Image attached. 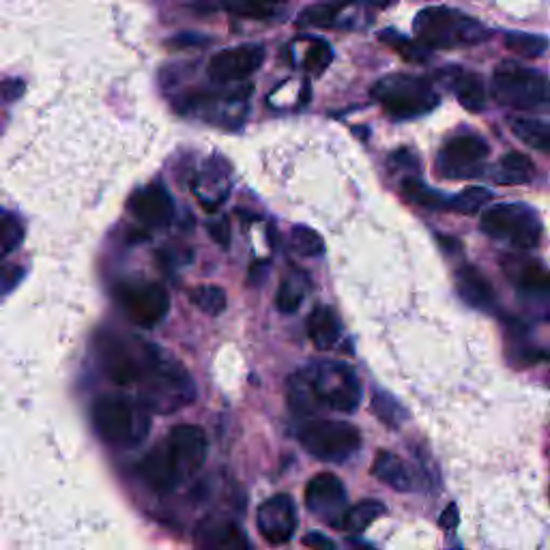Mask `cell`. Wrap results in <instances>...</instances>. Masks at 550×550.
I'll return each mask as SVG.
<instances>
[{"mask_svg": "<svg viewBox=\"0 0 550 550\" xmlns=\"http://www.w3.org/2000/svg\"><path fill=\"white\" fill-rule=\"evenodd\" d=\"M492 97L501 106L520 112H550V78L540 69L503 61L492 74Z\"/></svg>", "mask_w": 550, "mask_h": 550, "instance_id": "8992f818", "label": "cell"}, {"mask_svg": "<svg viewBox=\"0 0 550 550\" xmlns=\"http://www.w3.org/2000/svg\"><path fill=\"white\" fill-rule=\"evenodd\" d=\"M200 535L205 538L202 540V546H209V548H248L250 546L245 533L233 523L207 527V531Z\"/></svg>", "mask_w": 550, "mask_h": 550, "instance_id": "83f0119b", "label": "cell"}, {"mask_svg": "<svg viewBox=\"0 0 550 550\" xmlns=\"http://www.w3.org/2000/svg\"><path fill=\"white\" fill-rule=\"evenodd\" d=\"M299 443L323 462H344L361 447V434L353 424L338 419H314L299 428Z\"/></svg>", "mask_w": 550, "mask_h": 550, "instance_id": "9c48e42d", "label": "cell"}, {"mask_svg": "<svg viewBox=\"0 0 550 550\" xmlns=\"http://www.w3.org/2000/svg\"><path fill=\"white\" fill-rule=\"evenodd\" d=\"M510 129L520 142L527 144V147L550 155V123L548 121L514 117V119H510Z\"/></svg>", "mask_w": 550, "mask_h": 550, "instance_id": "cb8c5ba5", "label": "cell"}, {"mask_svg": "<svg viewBox=\"0 0 550 550\" xmlns=\"http://www.w3.org/2000/svg\"><path fill=\"white\" fill-rule=\"evenodd\" d=\"M381 39L387 43V46H392L396 52H400L404 59L411 63H424L430 56V48L424 46L422 41H413L409 37H404L402 33L394 31V28H389V31L381 33Z\"/></svg>", "mask_w": 550, "mask_h": 550, "instance_id": "f1b7e54d", "label": "cell"}, {"mask_svg": "<svg viewBox=\"0 0 550 550\" xmlns=\"http://www.w3.org/2000/svg\"><path fill=\"white\" fill-rule=\"evenodd\" d=\"M490 155L488 142L475 134L456 136L445 144L437 157V170L445 179L480 177Z\"/></svg>", "mask_w": 550, "mask_h": 550, "instance_id": "7c38bea8", "label": "cell"}, {"mask_svg": "<svg viewBox=\"0 0 550 550\" xmlns=\"http://www.w3.org/2000/svg\"><path fill=\"white\" fill-rule=\"evenodd\" d=\"M372 475L379 477L383 484H387L389 488H394L398 492H407L413 488V477L407 465H404V462L392 452L383 450L374 456Z\"/></svg>", "mask_w": 550, "mask_h": 550, "instance_id": "7402d4cb", "label": "cell"}, {"mask_svg": "<svg viewBox=\"0 0 550 550\" xmlns=\"http://www.w3.org/2000/svg\"><path fill=\"white\" fill-rule=\"evenodd\" d=\"M331 59H334V52H331L329 43L323 39H310L308 41V50L306 56H303V67H306L310 74H323V71L329 67Z\"/></svg>", "mask_w": 550, "mask_h": 550, "instance_id": "e575fe53", "label": "cell"}, {"mask_svg": "<svg viewBox=\"0 0 550 550\" xmlns=\"http://www.w3.org/2000/svg\"><path fill=\"white\" fill-rule=\"evenodd\" d=\"M151 411L138 400L125 396H104L93 404V426L108 445L132 450L151 432Z\"/></svg>", "mask_w": 550, "mask_h": 550, "instance_id": "5b68a950", "label": "cell"}, {"mask_svg": "<svg viewBox=\"0 0 550 550\" xmlns=\"http://www.w3.org/2000/svg\"><path fill=\"white\" fill-rule=\"evenodd\" d=\"M265 61V48L260 43H245V46L228 48L211 56L207 74L217 84H233L250 78Z\"/></svg>", "mask_w": 550, "mask_h": 550, "instance_id": "5bb4252c", "label": "cell"}, {"mask_svg": "<svg viewBox=\"0 0 550 550\" xmlns=\"http://www.w3.org/2000/svg\"><path fill=\"white\" fill-rule=\"evenodd\" d=\"M492 200V192L486 190V187H467V190H462L460 194L450 198V209L465 213V215H473L480 211L484 205Z\"/></svg>", "mask_w": 550, "mask_h": 550, "instance_id": "836d02e7", "label": "cell"}, {"mask_svg": "<svg viewBox=\"0 0 550 550\" xmlns=\"http://www.w3.org/2000/svg\"><path fill=\"white\" fill-rule=\"evenodd\" d=\"M299 518L295 501L288 495H275L260 503L256 514V527L269 544H286L293 540Z\"/></svg>", "mask_w": 550, "mask_h": 550, "instance_id": "9a60e30c", "label": "cell"}, {"mask_svg": "<svg viewBox=\"0 0 550 550\" xmlns=\"http://www.w3.org/2000/svg\"><path fill=\"white\" fill-rule=\"evenodd\" d=\"M372 411L374 415L381 419V422L389 428H400L404 422H407V409L402 404L385 392H376L372 398Z\"/></svg>", "mask_w": 550, "mask_h": 550, "instance_id": "f546056e", "label": "cell"}, {"mask_svg": "<svg viewBox=\"0 0 550 550\" xmlns=\"http://www.w3.org/2000/svg\"><path fill=\"white\" fill-rule=\"evenodd\" d=\"M138 387V400L151 413L168 415L175 413L187 404H192L196 398V385L175 357H170L162 349L153 344L151 353L144 366Z\"/></svg>", "mask_w": 550, "mask_h": 550, "instance_id": "3957f363", "label": "cell"}, {"mask_svg": "<svg viewBox=\"0 0 550 550\" xmlns=\"http://www.w3.org/2000/svg\"><path fill=\"white\" fill-rule=\"evenodd\" d=\"M443 80L456 93L460 106L469 112H482L486 108V86L484 80L462 67H447L441 71Z\"/></svg>", "mask_w": 550, "mask_h": 550, "instance_id": "ac0fdd59", "label": "cell"}, {"mask_svg": "<svg viewBox=\"0 0 550 550\" xmlns=\"http://www.w3.org/2000/svg\"><path fill=\"white\" fill-rule=\"evenodd\" d=\"M211 235H213V239L217 243H220V245H228V241H230V226H228V222L224 220V222L213 224L211 226Z\"/></svg>", "mask_w": 550, "mask_h": 550, "instance_id": "ab89813d", "label": "cell"}, {"mask_svg": "<svg viewBox=\"0 0 550 550\" xmlns=\"http://www.w3.org/2000/svg\"><path fill=\"white\" fill-rule=\"evenodd\" d=\"M548 301H550V291H548Z\"/></svg>", "mask_w": 550, "mask_h": 550, "instance_id": "b9f144b4", "label": "cell"}, {"mask_svg": "<svg viewBox=\"0 0 550 550\" xmlns=\"http://www.w3.org/2000/svg\"><path fill=\"white\" fill-rule=\"evenodd\" d=\"M99 364L114 385H136L147 366L151 344L142 340H125L119 336H106L97 344Z\"/></svg>", "mask_w": 550, "mask_h": 550, "instance_id": "30bf717a", "label": "cell"}, {"mask_svg": "<svg viewBox=\"0 0 550 550\" xmlns=\"http://www.w3.org/2000/svg\"><path fill=\"white\" fill-rule=\"evenodd\" d=\"M291 243H293V250L301 256H308V258H316V256H323L325 254V241L323 237L316 233V230H312L310 226H295L291 230Z\"/></svg>", "mask_w": 550, "mask_h": 550, "instance_id": "d6a6232c", "label": "cell"}, {"mask_svg": "<svg viewBox=\"0 0 550 550\" xmlns=\"http://www.w3.org/2000/svg\"><path fill=\"white\" fill-rule=\"evenodd\" d=\"M207 460V434L200 426L181 424L170 430L166 441L138 462L142 482L157 495H168L196 475Z\"/></svg>", "mask_w": 550, "mask_h": 550, "instance_id": "7a4b0ae2", "label": "cell"}, {"mask_svg": "<svg viewBox=\"0 0 550 550\" xmlns=\"http://www.w3.org/2000/svg\"><path fill=\"white\" fill-rule=\"evenodd\" d=\"M16 273H20L18 267H7L5 269V275H3V291L5 293L11 291V282H18L20 280V275L16 278Z\"/></svg>", "mask_w": 550, "mask_h": 550, "instance_id": "60d3db41", "label": "cell"}, {"mask_svg": "<svg viewBox=\"0 0 550 550\" xmlns=\"http://www.w3.org/2000/svg\"><path fill=\"white\" fill-rule=\"evenodd\" d=\"M385 514V505L376 499H366L346 512L342 529L351 531V533H361L366 531L376 518H381Z\"/></svg>", "mask_w": 550, "mask_h": 550, "instance_id": "4316f807", "label": "cell"}, {"mask_svg": "<svg viewBox=\"0 0 550 550\" xmlns=\"http://www.w3.org/2000/svg\"><path fill=\"white\" fill-rule=\"evenodd\" d=\"M303 544L310 546V548H323V550H327V548H336V542H331V540L327 538V535L318 533V531H312V533L308 535V538L303 540Z\"/></svg>", "mask_w": 550, "mask_h": 550, "instance_id": "74e56055", "label": "cell"}, {"mask_svg": "<svg viewBox=\"0 0 550 550\" xmlns=\"http://www.w3.org/2000/svg\"><path fill=\"white\" fill-rule=\"evenodd\" d=\"M458 508L452 503V505H447L445 512L441 514V527L447 529V531H452L458 527Z\"/></svg>", "mask_w": 550, "mask_h": 550, "instance_id": "f35d334b", "label": "cell"}, {"mask_svg": "<svg viewBox=\"0 0 550 550\" xmlns=\"http://www.w3.org/2000/svg\"><path fill=\"white\" fill-rule=\"evenodd\" d=\"M22 237H24V230L20 220L13 213L5 211L3 224H0V245H3V250L0 252H3V256H9L13 250H16L22 243Z\"/></svg>", "mask_w": 550, "mask_h": 550, "instance_id": "d590c367", "label": "cell"}, {"mask_svg": "<svg viewBox=\"0 0 550 550\" xmlns=\"http://www.w3.org/2000/svg\"><path fill=\"white\" fill-rule=\"evenodd\" d=\"M456 291L460 299L475 310H497V295L480 269H475L471 265L460 267L456 271Z\"/></svg>", "mask_w": 550, "mask_h": 550, "instance_id": "e0dca14e", "label": "cell"}, {"mask_svg": "<svg viewBox=\"0 0 550 550\" xmlns=\"http://www.w3.org/2000/svg\"><path fill=\"white\" fill-rule=\"evenodd\" d=\"M303 293L293 282H282L278 297H275V306L282 314H295L301 308Z\"/></svg>", "mask_w": 550, "mask_h": 550, "instance_id": "8d00e7d4", "label": "cell"}, {"mask_svg": "<svg viewBox=\"0 0 550 550\" xmlns=\"http://www.w3.org/2000/svg\"><path fill=\"white\" fill-rule=\"evenodd\" d=\"M482 230L492 239L510 241L518 248H538L542 239V220L535 209L523 202H508L484 211Z\"/></svg>", "mask_w": 550, "mask_h": 550, "instance_id": "ba28073f", "label": "cell"}, {"mask_svg": "<svg viewBox=\"0 0 550 550\" xmlns=\"http://www.w3.org/2000/svg\"><path fill=\"white\" fill-rule=\"evenodd\" d=\"M372 97L396 121L424 117L439 106V93L428 78L411 74L385 76L372 86Z\"/></svg>", "mask_w": 550, "mask_h": 550, "instance_id": "52a82bcc", "label": "cell"}, {"mask_svg": "<svg viewBox=\"0 0 550 550\" xmlns=\"http://www.w3.org/2000/svg\"><path fill=\"white\" fill-rule=\"evenodd\" d=\"M308 510L323 523L342 527L346 516V488L334 473H318L306 488Z\"/></svg>", "mask_w": 550, "mask_h": 550, "instance_id": "4fadbf2b", "label": "cell"}, {"mask_svg": "<svg viewBox=\"0 0 550 550\" xmlns=\"http://www.w3.org/2000/svg\"><path fill=\"white\" fill-rule=\"evenodd\" d=\"M190 299H192V303L196 308H200L202 312L211 314V316L222 314L226 310V303H228L224 288L213 286V284L196 286L194 291L190 293Z\"/></svg>", "mask_w": 550, "mask_h": 550, "instance_id": "4dcf8cb0", "label": "cell"}, {"mask_svg": "<svg viewBox=\"0 0 550 550\" xmlns=\"http://www.w3.org/2000/svg\"><path fill=\"white\" fill-rule=\"evenodd\" d=\"M505 48L525 59H538L548 48V39L531 33H505Z\"/></svg>", "mask_w": 550, "mask_h": 550, "instance_id": "1f68e13d", "label": "cell"}, {"mask_svg": "<svg viewBox=\"0 0 550 550\" xmlns=\"http://www.w3.org/2000/svg\"><path fill=\"white\" fill-rule=\"evenodd\" d=\"M535 177V166L531 157L518 151L505 153L499 164L492 170V179L499 185H525L531 183Z\"/></svg>", "mask_w": 550, "mask_h": 550, "instance_id": "ffe728a7", "label": "cell"}, {"mask_svg": "<svg viewBox=\"0 0 550 550\" xmlns=\"http://www.w3.org/2000/svg\"><path fill=\"white\" fill-rule=\"evenodd\" d=\"M308 336L316 349L329 351L340 340V321L336 312L325 306H318L308 318Z\"/></svg>", "mask_w": 550, "mask_h": 550, "instance_id": "44dd1931", "label": "cell"}, {"mask_svg": "<svg viewBox=\"0 0 550 550\" xmlns=\"http://www.w3.org/2000/svg\"><path fill=\"white\" fill-rule=\"evenodd\" d=\"M129 211L142 224L164 228L172 222V215H175V200H172L164 185L153 183L132 196V200H129Z\"/></svg>", "mask_w": 550, "mask_h": 550, "instance_id": "2e32d148", "label": "cell"}, {"mask_svg": "<svg viewBox=\"0 0 550 550\" xmlns=\"http://www.w3.org/2000/svg\"><path fill=\"white\" fill-rule=\"evenodd\" d=\"M413 31L430 50L477 46V43L492 37L486 24L452 7H428L419 11L413 22Z\"/></svg>", "mask_w": 550, "mask_h": 550, "instance_id": "277c9868", "label": "cell"}, {"mask_svg": "<svg viewBox=\"0 0 550 550\" xmlns=\"http://www.w3.org/2000/svg\"><path fill=\"white\" fill-rule=\"evenodd\" d=\"M353 0H323L303 9L297 18L299 26H316V28H331L336 26L346 7H351Z\"/></svg>", "mask_w": 550, "mask_h": 550, "instance_id": "603a6c76", "label": "cell"}, {"mask_svg": "<svg viewBox=\"0 0 550 550\" xmlns=\"http://www.w3.org/2000/svg\"><path fill=\"white\" fill-rule=\"evenodd\" d=\"M117 297L129 323L144 329H151L157 323H162L170 310V297L166 288L155 282L123 284L117 291Z\"/></svg>", "mask_w": 550, "mask_h": 550, "instance_id": "8fae6325", "label": "cell"}, {"mask_svg": "<svg viewBox=\"0 0 550 550\" xmlns=\"http://www.w3.org/2000/svg\"><path fill=\"white\" fill-rule=\"evenodd\" d=\"M361 402L357 374L342 361H314L288 381V407L306 417L321 409L355 413Z\"/></svg>", "mask_w": 550, "mask_h": 550, "instance_id": "6da1fadb", "label": "cell"}, {"mask_svg": "<svg viewBox=\"0 0 550 550\" xmlns=\"http://www.w3.org/2000/svg\"><path fill=\"white\" fill-rule=\"evenodd\" d=\"M505 271H508L512 282L523 295L542 297L550 291V275L535 260H520L516 256H510L508 263H505Z\"/></svg>", "mask_w": 550, "mask_h": 550, "instance_id": "d6986e66", "label": "cell"}, {"mask_svg": "<svg viewBox=\"0 0 550 550\" xmlns=\"http://www.w3.org/2000/svg\"><path fill=\"white\" fill-rule=\"evenodd\" d=\"M286 0H222V9L245 20H269Z\"/></svg>", "mask_w": 550, "mask_h": 550, "instance_id": "d4e9b609", "label": "cell"}, {"mask_svg": "<svg viewBox=\"0 0 550 550\" xmlns=\"http://www.w3.org/2000/svg\"><path fill=\"white\" fill-rule=\"evenodd\" d=\"M402 196L407 198L413 205L426 207V209H450V198L432 190L426 183L417 179H404L402 181Z\"/></svg>", "mask_w": 550, "mask_h": 550, "instance_id": "484cf974", "label": "cell"}]
</instances>
